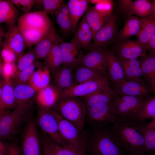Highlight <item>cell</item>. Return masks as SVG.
I'll list each match as a JSON object with an SVG mask.
<instances>
[{
    "mask_svg": "<svg viewBox=\"0 0 155 155\" xmlns=\"http://www.w3.org/2000/svg\"><path fill=\"white\" fill-rule=\"evenodd\" d=\"M146 120L116 117L112 124L113 134L125 155H140L145 153Z\"/></svg>",
    "mask_w": 155,
    "mask_h": 155,
    "instance_id": "1",
    "label": "cell"
},
{
    "mask_svg": "<svg viewBox=\"0 0 155 155\" xmlns=\"http://www.w3.org/2000/svg\"><path fill=\"white\" fill-rule=\"evenodd\" d=\"M113 124L90 125L82 131L84 146L89 155H125L114 137Z\"/></svg>",
    "mask_w": 155,
    "mask_h": 155,
    "instance_id": "2",
    "label": "cell"
},
{
    "mask_svg": "<svg viewBox=\"0 0 155 155\" xmlns=\"http://www.w3.org/2000/svg\"><path fill=\"white\" fill-rule=\"evenodd\" d=\"M30 108L17 107L13 111L7 110L0 114V140H13L21 133L23 124L30 115Z\"/></svg>",
    "mask_w": 155,
    "mask_h": 155,
    "instance_id": "3",
    "label": "cell"
},
{
    "mask_svg": "<svg viewBox=\"0 0 155 155\" xmlns=\"http://www.w3.org/2000/svg\"><path fill=\"white\" fill-rule=\"evenodd\" d=\"M82 131L85 128L87 109L80 97L59 99L52 108Z\"/></svg>",
    "mask_w": 155,
    "mask_h": 155,
    "instance_id": "4",
    "label": "cell"
},
{
    "mask_svg": "<svg viewBox=\"0 0 155 155\" xmlns=\"http://www.w3.org/2000/svg\"><path fill=\"white\" fill-rule=\"evenodd\" d=\"M36 116L34 118L37 126L44 134L57 144L68 146L67 143L61 137L59 130L57 122L53 113V109L37 104Z\"/></svg>",
    "mask_w": 155,
    "mask_h": 155,
    "instance_id": "5",
    "label": "cell"
},
{
    "mask_svg": "<svg viewBox=\"0 0 155 155\" xmlns=\"http://www.w3.org/2000/svg\"><path fill=\"white\" fill-rule=\"evenodd\" d=\"M34 118L30 115L20 136V148L23 155H43V148Z\"/></svg>",
    "mask_w": 155,
    "mask_h": 155,
    "instance_id": "6",
    "label": "cell"
},
{
    "mask_svg": "<svg viewBox=\"0 0 155 155\" xmlns=\"http://www.w3.org/2000/svg\"><path fill=\"white\" fill-rule=\"evenodd\" d=\"M53 113L57 122L59 133L67 144L68 147L77 153L86 155L82 141V131L54 109Z\"/></svg>",
    "mask_w": 155,
    "mask_h": 155,
    "instance_id": "7",
    "label": "cell"
},
{
    "mask_svg": "<svg viewBox=\"0 0 155 155\" xmlns=\"http://www.w3.org/2000/svg\"><path fill=\"white\" fill-rule=\"evenodd\" d=\"M146 99L141 96L117 95L111 100V103L116 117L133 118L138 112Z\"/></svg>",
    "mask_w": 155,
    "mask_h": 155,
    "instance_id": "8",
    "label": "cell"
},
{
    "mask_svg": "<svg viewBox=\"0 0 155 155\" xmlns=\"http://www.w3.org/2000/svg\"><path fill=\"white\" fill-rule=\"evenodd\" d=\"M111 89L106 77L82 83L74 84L61 91L60 99L71 97H82L98 91Z\"/></svg>",
    "mask_w": 155,
    "mask_h": 155,
    "instance_id": "9",
    "label": "cell"
},
{
    "mask_svg": "<svg viewBox=\"0 0 155 155\" xmlns=\"http://www.w3.org/2000/svg\"><path fill=\"white\" fill-rule=\"evenodd\" d=\"M118 27V18L112 13L93 37L89 50L113 43L117 38Z\"/></svg>",
    "mask_w": 155,
    "mask_h": 155,
    "instance_id": "10",
    "label": "cell"
},
{
    "mask_svg": "<svg viewBox=\"0 0 155 155\" xmlns=\"http://www.w3.org/2000/svg\"><path fill=\"white\" fill-rule=\"evenodd\" d=\"M105 47L91 49L86 55L82 52L77 57V66L80 65L95 70L107 76L108 62Z\"/></svg>",
    "mask_w": 155,
    "mask_h": 155,
    "instance_id": "11",
    "label": "cell"
},
{
    "mask_svg": "<svg viewBox=\"0 0 155 155\" xmlns=\"http://www.w3.org/2000/svg\"><path fill=\"white\" fill-rule=\"evenodd\" d=\"M111 88L119 96H141L147 98L150 96L151 92H153L151 87L144 78L137 80H125Z\"/></svg>",
    "mask_w": 155,
    "mask_h": 155,
    "instance_id": "12",
    "label": "cell"
},
{
    "mask_svg": "<svg viewBox=\"0 0 155 155\" xmlns=\"http://www.w3.org/2000/svg\"><path fill=\"white\" fill-rule=\"evenodd\" d=\"M113 44L112 49L118 59H137L146 54V47L137 40L119 41L116 40Z\"/></svg>",
    "mask_w": 155,
    "mask_h": 155,
    "instance_id": "13",
    "label": "cell"
},
{
    "mask_svg": "<svg viewBox=\"0 0 155 155\" xmlns=\"http://www.w3.org/2000/svg\"><path fill=\"white\" fill-rule=\"evenodd\" d=\"M116 120V116L113 111L111 101L95 105L87 110L86 123L89 125L98 123L113 124Z\"/></svg>",
    "mask_w": 155,
    "mask_h": 155,
    "instance_id": "14",
    "label": "cell"
},
{
    "mask_svg": "<svg viewBox=\"0 0 155 155\" xmlns=\"http://www.w3.org/2000/svg\"><path fill=\"white\" fill-rule=\"evenodd\" d=\"M18 26L27 27L49 31L54 26L48 15L43 11L31 12L20 16Z\"/></svg>",
    "mask_w": 155,
    "mask_h": 155,
    "instance_id": "15",
    "label": "cell"
},
{
    "mask_svg": "<svg viewBox=\"0 0 155 155\" xmlns=\"http://www.w3.org/2000/svg\"><path fill=\"white\" fill-rule=\"evenodd\" d=\"M122 11L127 17L135 15L141 18L151 15L153 4L149 0H124L119 1Z\"/></svg>",
    "mask_w": 155,
    "mask_h": 155,
    "instance_id": "16",
    "label": "cell"
},
{
    "mask_svg": "<svg viewBox=\"0 0 155 155\" xmlns=\"http://www.w3.org/2000/svg\"><path fill=\"white\" fill-rule=\"evenodd\" d=\"M105 51L108 62L107 77L111 87L125 79L122 65L113 49L106 48Z\"/></svg>",
    "mask_w": 155,
    "mask_h": 155,
    "instance_id": "17",
    "label": "cell"
},
{
    "mask_svg": "<svg viewBox=\"0 0 155 155\" xmlns=\"http://www.w3.org/2000/svg\"><path fill=\"white\" fill-rule=\"evenodd\" d=\"M13 86L16 107L30 108L37 91L28 83L18 84Z\"/></svg>",
    "mask_w": 155,
    "mask_h": 155,
    "instance_id": "18",
    "label": "cell"
},
{
    "mask_svg": "<svg viewBox=\"0 0 155 155\" xmlns=\"http://www.w3.org/2000/svg\"><path fill=\"white\" fill-rule=\"evenodd\" d=\"M63 41L53 26L34 47L37 59H44L55 45Z\"/></svg>",
    "mask_w": 155,
    "mask_h": 155,
    "instance_id": "19",
    "label": "cell"
},
{
    "mask_svg": "<svg viewBox=\"0 0 155 155\" xmlns=\"http://www.w3.org/2000/svg\"><path fill=\"white\" fill-rule=\"evenodd\" d=\"M75 67L62 65L52 74V84L61 91L75 84L74 73Z\"/></svg>",
    "mask_w": 155,
    "mask_h": 155,
    "instance_id": "20",
    "label": "cell"
},
{
    "mask_svg": "<svg viewBox=\"0 0 155 155\" xmlns=\"http://www.w3.org/2000/svg\"><path fill=\"white\" fill-rule=\"evenodd\" d=\"M4 37V42L7 44L15 52L18 60L22 56L26 47L18 26L14 25L9 27Z\"/></svg>",
    "mask_w": 155,
    "mask_h": 155,
    "instance_id": "21",
    "label": "cell"
},
{
    "mask_svg": "<svg viewBox=\"0 0 155 155\" xmlns=\"http://www.w3.org/2000/svg\"><path fill=\"white\" fill-rule=\"evenodd\" d=\"M61 92L55 85L50 84L37 91L35 97L37 104L53 108L60 99Z\"/></svg>",
    "mask_w": 155,
    "mask_h": 155,
    "instance_id": "22",
    "label": "cell"
},
{
    "mask_svg": "<svg viewBox=\"0 0 155 155\" xmlns=\"http://www.w3.org/2000/svg\"><path fill=\"white\" fill-rule=\"evenodd\" d=\"M93 38L91 29L85 16L82 18L74 36L71 40L79 48L89 50Z\"/></svg>",
    "mask_w": 155,
    "mask_h": 155,
    "instance_id": "23",
    "label": "cell"
},
{
    "mask_svg": "<svg viewBox=\"0 0 155 155\" xmlns=\"http://www.w3.org/2000/svg\"><path fill=\"white\" fill-rule=\"evenodd\" d=\"M17 103L13 87L10 82H1L0 88V114L5 111L16 107Z\"/></svg>",
    "mask_w": 155,
    "mask_h": 155,
    "instance_id": "24",
    "label": "cell"
},
{
    "mask_svg": "<svg viewBox=\"0 0 155 155\" xmlns=\"http://www.w3.org/2000/svg\"><path fill=\"white\" fill-rule=\"evenodd\" d=\"M142 18H139L133 15L127 18L123 27L118 31L117 39L119 41L129 40L134 36L137 35L142 28Z\"/></svg>",
    "mask_w": 155,
    "mask_h": 155,
    "instance_id": "25",
    "label": "cell"
},
{
    "mask_svg": "<svg viewBox=\"0 0 155 155\" xmlns=\"http://www.w3.org/2000/svg\"><path fill=\"white\" fill-rule=\"evenodd\" d=\"M20 15L19 9L10 0H0V23L9 27L16 25Z\"/></svg>",
    "mask_w": 155,
    "mask_h": 155,
    "instance_id": "26",
    "label": "cell"
},
{
    "mask_svg": "<svg viewBox=\"0 0 155 155\" xmlns=\"http://www.w3.org/2000/svg\"><path fill=\"white\" fill-rule=\"evenodd\" d=\"M139 60L143 77L155 94V55L146 54Z\"/></svg>",
    "mask_w": 155,
    "mask_h": 155,
    "instance_id": "27",
    "label": "cell"
},
{
    "mask_svg": "<svg viewBox=\"0 0 155 155\" xmlns=\"http://www.w3.org/2000/svg\"><path fill=\"white\" fill-rule=\"evenodd\" d=\"M111 14L100 11L95 6H88L85 16L92 30L93 37Z\"/></svg>",
    "mask_w": 155,
    "mask_h": 155,
    "instance_id": "28",
    "label": "cell"
},
{
    "mask_svg": "<svg viewBox=\"0 0 155 155\" xmlns=\"http://www.w3.org/2000/svg\"><path fill=\"white\" fill-rule=\"evenodd\" d=\"M117 95L111 89L98 91L80 98L84 102L87 110L97 104L109 102Z\"/></svg>",
    "mask_w": 155,
    "mask_h": 155,
    "instance_id": "29",
    "label": "cell"
},
{
    "mask_svg": "<svg viewBox=\"0 0 155 155\" xmlns=\"http://www.w3.org/2000/svg\"><path fill=\"white\" fill-rule=\"evenodd\" d=\"M59 45L63 56L62 65L75 67L77 66V57L80 50L76 44L71 40L69 42H66L63 41Z\"/></svg>",
    "mask_w": 155,
    "mask_h": 155,
    "instance_id": "30",
    "label": "cell"
},
{
    "mask_svg": "<svg viewBox=\"0 0 155 155\" xmlns=\"http://www.w3.org/2000/svg\"><path fill=\"white\" fill-rule=\"evenodd\" d=\"M50 73L46 66H42L33 73L28 84L38 91L50 84Z\"/></svg>",
    "mask_w": 155,
    "mask_h": 155,
    "instance_id": "31",
    "label": "cell"
},
{
    "mask_svg": "<svg viewBox=\"0 0 155 155\" xmlns=\"http://www.w3.org/2000/svg\"><path fill=\"white\" fill-rule=\"evenodd\" d=\"M90 1L86 0H69L67 3L71 20L74 33L78 20L85 13Z\"/></svg>",
    "mask_w": 155,
    "mask_h": 155,
    "instance_id": "32",
    "label": "cell"
},
{
    "mask_svg": "<svg viewBox=\"0 0 155 155\" xmlns=\"http://www.w3.org/2000/svg\"><path fill=\"white\" fill-rule=\"evenodd\" d=\"M40 136L43 148L52 155H84L76 153L68 146H61L57 144L43 133Z\"/></svg>",
    "mask_w": 155,
    "mask_h": 155,
    "instance_id": "33",
    "label": "cell"
},
{
    "mask_svg": "<svg viewBox=\"0 0 155 155\" xmlns=\"http://www.w3.org/2000/svg\"><path fill=\"white\" fill-rule=\"evenodd\" d=\"M106 77L95 70L79 65L74 69V81L75 84H78Z\"/></svg>",
    "mask_w": 155,
    "mask_h": 155,
    "instance_id": "34",
    "label": "cell"
},
{
    "mask_svg": "<svg viewBox=\"0 0 155 155\" xmlns=\"http://www.w3.org/2000/svg\"><path fill=\"white\" fill-rule=\"evenodd\" d=\"M142 18V28L136 36L139 42L146 47L155 32V16L151 14Z\"/></svg>",
    "mask_w": 155,
    "mask_h": 155,
    "instance_id": "35",
    "label": "cell"
},
{
    "mask_svg": "<svg viewBox=\"0 0 155 155\" xmlns=\"http://www.w3.org/2000/svg\"><path fill=\"white\" fill-rule=\"evenodd\" d=\"M44 66L52 74L62 65L63 63L62 51L59 44L55 45L44 59Z\"/></svg>",
    "mask_w": 155,
    "mask_h": 155,
    "instance_id": "36",
    "label": "cell"
},
{
    "mask_svg": "<svg viewBox=\"0 0 155 155\" xmlns=\"http://www.w3.org/2000/svg\"><path fill=\"white\" fill-rule=\"evenodd\" d=\"M18 27L24 40L26 47L29 48L34 45H36L50 31L27 27Z\"/></svg>",
    "mask_w": 155,
    "mask_h": 155,
    "instance_id": "37",
    "label": "cell"
},
{
    "mask_svg": "<svg viewBox=\"0 0 155 155\" xmlns=\"http://www.w3.org/2000/svg\"><path fill=\"white\" fill-rule=\"evenodd\" d=\"M155 118V94L146 99L138 112L132 119L145 121Z\"/></svg>",
    "mask_w": 155,
    "mask_h": 155,
    "instance_id": "38",
    "label": "cell"
},
{
    "mask_svg": "<svg viewBox=\"0 0 155 155\" xmlns=\"http://www.w3.org/2000/svg\"><path fill=\"white\" fill-rule=\"evenodd\" d=\"M44 65V63L36 62L27 68L16 72L10 81L13 86L18 84H27L31 75L35 71L36 68H39Z\"/></svg>",
    "mask_w": 155,
    "mask_h": 155,
    "instance_id": "39",
    "label": "cell"
},
{
    "mask_svg": "<svg viewBox=\"0 0 155 155\" xmlns=\"http://www.w3.org/2000/svg\"><path fill=\"white\" fill-rule=\"evenodd\" d=\"M55 15L56 22L62 31L65 34L72 33L73 26L70 14L57 11Z\"/></svg>",
    "mask_w": 155,
    "mask_h": 155,
    "instance_id": "40",
    "label": "cell"
},
{
    "mask_svg": "<svg viewBox=\"0 0 155 155\" xmlns=\"http://www.w3.org/2000/svg\"><path fill=\"white\" fill-rule=\"evenodd\" d=\"M37 60L34 49L28 51L17 60V72L20 71L29 67Z\"/></svg>",
    "mask_w": 155,
    "mask_h": 155,
    "instance_id": "41",
    "label": "cell"
},
{
    "mask_svg": "<svg viewBox=\"0 0 155 155\" xmlns=\"http://www.w3.org/2000/svg\"><path fill=\"white\" fill-rule=\"evenodd\" d=\"M119 60L123 67L125 80H137L144 78L141 67H136L131 66Z\"/></svg>",
    "mask_w": 155,
    "mask_h": 155,
    "instance_id": "42",
    "label": "cell"
},
{
    "mask_svg": "<svg viewBox=\"0 0 155 155\" xmlns=\"http://www.w3.org/2000/svg\"><path fill=\"white\" fill-rule=\"evenodd\" d=\"M145 153L155 155V127L147 128L145 134Z\"/></svg>",
    "mask_w": 155,
    "mask_h": 155,
    "instance_id": "43",
    "label": "cell"
},
{
    "mask_svg": "<svg viewBox=\"0 0 155 155\" xmlns=\"http://www.w3.org/2000/svg\"><path fill=\"white\" fill-rule=\"evenodd\" d=\"M16 72L17 65L15 63L2 62L0 58V72L5 79V81L10 82Z\"/></svg>",
    "mask_w": 155,
    "mask_h": 155,
    "instance_id": "44",
    "label": "cell"
},
{
    "mask_svg": "<svg viewBox=\"0 0 155 155\" xmlns=\"http://www.w3.org/2000/svg\"><path fill=\"white\" fill-rule=\"evenodd\" d=\"M65 2L63 0H43V11L47 15H55L61 5Z\"/></svg>",
    "mask_w": 155,
    "mask_h": 155,
    "instance_id": "45",
    "label": "cell"
},
{
    "mask_svg": "<svg viewBox=\"0 0 155 155\" xmlns=\"http://www.w3.org/2000/svg\"><path fill=\"white\" fill-rule=\"evenodd\" d=\"M1 57L3 61L7 63H15L17 60L16 54L7 44L3 42Z\"/></svg>",
    "mask_w": 155,
    "mask_h": 155,
    "instance_id": "46",
    "label": "cell"
},
{
    "mask_svg": "<svg viewBox=\"0 0 155 155\" xmlns=\"http://www.w3.org/2000/svg\"><path fill=\"white\" fill-rule=\"evenodd\" d=\"M11 1L25 14L31 12L36 0H10Z\"/></svg>",
    "mask_w": 155,
    "mask_h": 155,
    "instance_id": "47",
    "label": "cell"
},
{
    "mask_svg": "<svg viewBox=\"0 0 155 155\" xmlns=\"http://www.w3.org/2000/svg\"><path fill=\"white\" fill-rule=\"evenodd\" d=\"M7 144V152L6 155H23L20 147L17 142L12 141Z\"/></svg>",
    "mask_w": 155,
    "mask_h": 155,
    "instance_id": "48",
    "label": "cell"
},
{
    "mask_svg": "<svg viewBox=\"0 0 155 155\" xmlns=\"http://www.w3.org/2000/svg\"><path fill=\"white\" fill-rule=\"evenodd\" d=\"M146 48L148 54L155 55V32L150 38Z\"/></svg>",
    "mask_w": 155,
    "mask_h": 155,
    "instance_id": "49",
    "label": "cell"
},
{
    "mask_svg": "<svg viewBox=\"0 0 155 155\" xmlns=\"http://www.w3.org/2000/svg\"><path fill=\"white\" fill-rule=\"evenodd\" d=\"M0 47H2L3 45V42L2 41L3 37H4L5 33L4 32L3 28L0 27Z\"/></svg>",
    "mask_w": 155,
    "mask_h": 155,
    "instance_id": "50",
    "label": "cell"
},
{
    "mask_svg": "<svg viewBox=\"0 0 155 155\" xmlns=\"http://www.w3.org/2000/svg\"><path fill=\"white\" fill-rule=\"evenodd\" d=\"M155 127V118L152 119L151 122L148 123L147 128Z\"/></svg>",
    "mask_w": 155,
    "mask_h": 155,
    "instance_id": "51",
    "label": "cell"
},
{
    "mask_svg": "<svg viewBox=\"0 0 155 155\" xmlns=\"http://www.w3.org/2000/svg\"><path fill=\"white\" fill-rule=\"evenodd\" d=\"M43 155H52L48 151L44 148H43Z\"/></svg>",
    "mask_w": 155,
    "mask_h": 155,
    "instance_id": "52",
    "label": "cell"
},
{
    "mask_svg": "<svg viewBox=\"0 0 155 155\" xmlns=\"http://www.w3.org/2000/svg\"><path fill=\"white\" fill-rule=\"evenodd\" d=\"M153 4V11L152 15L155 16V0L152 1Z\"/></svg>",
    "mask_w": 155,
    "mask_h": 155,
    "instance_id": "53",
    "label": "cell"
},
{
    "mask_svg": "<svg viewBox=\"0 0 155 155\" xmlns=\"http://www.w3.org/2000/svg\"><path fill=\"white\" fill-rule=\"evenodd\" d=\"M140 155H148L146 154H143Z\"/></svg>",
    "mask_w": 155,
    "mask_h": 155,
    "instance_id": "54",
    "label": "cell"
},
{
    "mask_svg": "<svg viewBox=\"0 0 155 155\" xmlns=\"http://www.w3.org/2000/svg\"><path fill=\"white\" fill-rule=\"evenodd\" d=\"M86 155H88V154H86Z\"/></svg>",
    "mask_w": 155,
    "mask_h": 155,
    "instance_id": "55",
    "label": "cell"
}]
</instances>
